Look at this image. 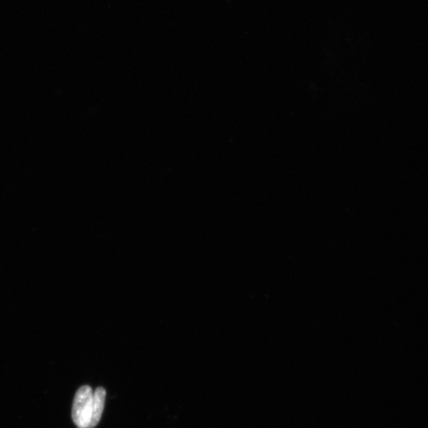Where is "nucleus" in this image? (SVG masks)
<instances>
[{"instance_id": "nucleus-1", "label": "nucleus", "mask_w": 428, "mask_h": 428, "mask_svg": "<svg viewBox=\"0 0 428 428\" xmlns=\"http://www.w3.org/2000/svg\"><path fill=\"white\" fill-rule=\"evenodd\" d=\"M94 391L90 386L80 387L75 395L72 418L78 428H90L93 412Z\"/></svg>"}, {"instance_id": "nucleus-2", "label": "nucleus", "mask_w": 428, "mask_h": 428, "mask_svg": "<svg viewBox=\"0 0 428 428\" xmlns=\"http://www.w3.org/2000/svg\"><path fill=\"white\" fill-rule=\"evenodd\" d=\"M106 392L104 388L99 387L93 394V412L90 428L96 427L103 413Z\"/></svg>"}]
</instances>
